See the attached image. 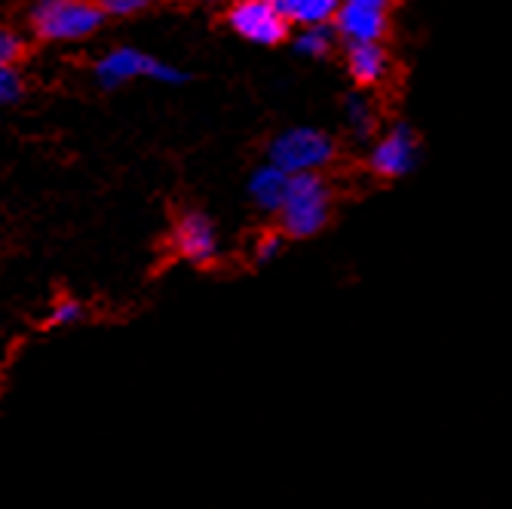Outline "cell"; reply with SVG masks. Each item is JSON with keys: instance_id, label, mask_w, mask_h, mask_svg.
I'll return each instance as SVG.
<instances>
[{"instance_id": "cell-4", "label": "cell", "mask_w": 512, "mask_h": 509, "mask_svg": "<svg viewBox=\"0 0 512 509\" xmlns=\"http://www.w3.org/2000/svg\"><path fill=\"white\" fill-rule=\"evenodd\" d=\"M92 77H96V83L105 92L123 89L135 80H154V83H166V86H181L191 80V74L184 68L138 50V46H114L111 53L99 56L96 65H92Z\"/></svg>"}, {"instance_id": "cell-7", "label": "cell", "mask_w": 512, "mask_h": 509, "mask_svg": "<svg viewBox=\"0 0 512 509\" xmlns=\"http://www.w3.org/2000/svg\"><path fill=\"white\" fill-rule=\"evenodd\" d=\"M166 246L178 261L194 267H212L221 258V234L203 209H181L169 227Z\"/></svg>"}, {"instance_id": "cell-10", "label": "cell", "mask_w": 512, "mask_h": 509, "mask_svg": "<svg viewBox=\"0 0 512 509\" xmlns=\"http://www.w3.org/2000/svg\"><path fill=\"white\" fill-rule=\"evenodd\" d=\"M289 188H292V178L276 169L273 163H261L249 172V181H246V197L249 203L261 212V215H270L276 218L279 209H283L286 197H289Z\"/></svg>"}, {"instance_id": "cell-3", "label": "cell", "mask_w": 512, "mask_h": 509, "mask_svg": "<svg viewBox=\"0 0 512 509\" xmlns=\"http://www.w3.org/2000/svg\"><path fill=\"white\" fill-rule=\"evenodd\" d=\"M108 25L102 4L92 0H43L25 16V34L34 43H80Z\"/></svg>"}, {"instance_id": "cell-15", "label": "cell", "mask_w": 512, "mask_h": 509, "mask_svg": "<svg viewBox=\"0 0 512 509\" xmlns=\"http://www.w3.org/2000/svg\"><path fill=\"white\" fill-rule=\"evenodd\" d=\"M86 319V310L80 301L74 298H59L50 310V316H46V326L53 329H71V326H80V322Z\"/></svg>"}, {"instance_id": "cell-6", "label": "cell", "mask_w": 512, "mask_h": 509, "mask_svg": "<svg viewBox=\"0 0 512 509\" xmlns=\"http://www.w3.org/2000/svg\"><path fill=\"white\" fill-rule=\"evenodd\" d=\"M224 25L230 34H237L243 43L261 46V50H276V46L292 43V25L279 13L270 0H243L224 10Z\"/></svg>"}, {"instance_id": "cell-18", "label": "cell", "mask_w": 512, "mask_h": 509, "mask_svg": "<svg viewBox=\"0 0 512 509\" xmlns=\"http://www.w3.org/2000/svg\"><path fill=\"white\" fill-rule=\"evenodd\" d=\"M25 96L22 71H0V105H16Z\"/></svg>"}, {"instance_id": "cell-1", "label": "cell", "mask_w": 512, "mask_h": 509, "mask_svg": "<svg viewBox=\"0 0 512 509\" xmlns=\"http://www.w3.org/2000/svg\"><path fill=\"white\" fill-rule=\"evenodd\" d=\"M335 200H338V194H335V184L329 181V175L292 178L289 197L276 215V230L295 243L319 237L322 230L332 224Z\"/></svg>"}, {"instance_id": "cell-2", "label": "cell", "mask_w": 512, "mask_h": 509, "mask_svg": "<svg viewBox=\"0 0 512 509\" xmlns=\"http://www.w3.org/2000/svg\"><path fill=\"white\" fill-rule=\"evenodd\" d=\"M341 157L338 138L319 126H289L276 132L267 145V163L283 169L289 178L301 175H325Z\"/></svg>"}, {"instance_id": "cell-9", "label": "cell", "mask_w": 512, "mask_h": 509, "mask_svg": "<svg viewBox=\"0 0 512 509\" xmlns=\"http://www.w3.org/2000/svg\"><path fill=\"white\" fill-rule=\"evenodd\" d=\"M344 68L359 92H378L393 77V53L387 43H368V46H347Z\"/></svg>"}, {"instance_id": "cell-16", "label": "cell", "mask_w": 512, "mask_h": 509, "mask_svg": "<svg viewBox=\"0 0 512 509\" xmlns=\"http://www.w3.org/2000/svg\"><path fill=\"white\" fill-rule=\"evenodd\" d=\"M286 237L279 234V230L273 227V230H267V234H261L258 240H255V246H252V261L258 264V267H267V264H273L279 255L286 252Z\"/></svg>"}, {"instance_id": "cell-14", "label": "cell", "mask_w": 512, "mask_h": 509, "mask_svg": "<svg viewBox=\"0 0 512 509\" xmlns=\"http://www.w3.org/2000/svg\"><path fill=\"white\" fill-rule=\"evenodd\" d=\"M28 59H31V37L16 25L0 22V71H22Z\"/></svg>"}, {"instance_id": "cell-11", "label": "cell", "mask_w": 512, "mask_h": 509, "mask_svg": "<svg viewBox=\"0 0 512 509\" xmlns=\"http://www.w3.org/2000/svg\"><path fill=\"white\" fill-rule=\"evenodd\" d=\"M341 123H344V129L353 142H359L365 148L375 142V138L384 132L381 129V105H378L375 92L353 89L341 105Z\"/></svg>"}, {"instance_id": "cell-13", "label": "cell", "mask_w": 512, "mask_h": 509, "mask_svg": "<svg viewBox=\"0 0 512 509\" xmlns=\"http://www.w3.org/2000/svg\"><path fill=\"white\" fill-rule=\"evenodd\" d=\"M292 50L301 56V59H310V62H325L332 59L338 50H344L338 34L332 25H322V28H307V31H295L292 34Z\"/></svg>"}, {"instance_id": "cell-5", "label": "cell", "mask_w": 512, "mask_h": 509, "mask_svg": "<svg viewBox=\"0 0 512 509\" xmlns=\"http://www.w3.org/2000/svg\"><path fill=\"white\" fill-rule=\"evenodd\" d=\"M424 145L411 123H390L375 142L365 148V172L378 181H402L421 166Z\"/></svg>"}, {"instance_id": "cell-12", "label": "cell", "mask_w": 512, "mask_h": 509, "mask_svg": "<svg viewBox=\"0 0 512 509\" xmlns=\"http://www.w3.org/2000/svg\"><path fill=\"white\" fill-rule=\"evenodd\" d=\"M279 13L286 16L292 31L332 25L338 13V0H276Z\"/></svg>"}, {"instance_id": "cell-17", "label": "cell", "mask_w": 512, "mask_h": 509, "mask_svg": "<svg viewBox=\"0 0 512 509\" xmlns=\"http://www.w3.org/2000/svg\"><path fill=\"white\" fill-rule=\"evenodd\" d=\"M102 10H105V16H108V22H111V19H135V16H145V13H151L154 7L145 4V0H105Z\"/></svg>"}, {"instance_id": "cell-8", "label": "cell", "mask_w": 512, "mask_h": 509, "mask_svg": "<svg viewBox=\"0 0 512 509\" xmlns=\"http://www.w3.org/2000/svg\"><path fill=\"white\" fill-rule=\"evenodd\" d=\"M341 46L387 43L393 31V4L387 0H341L332 22Z\"/></svg>"}]
</instances>
